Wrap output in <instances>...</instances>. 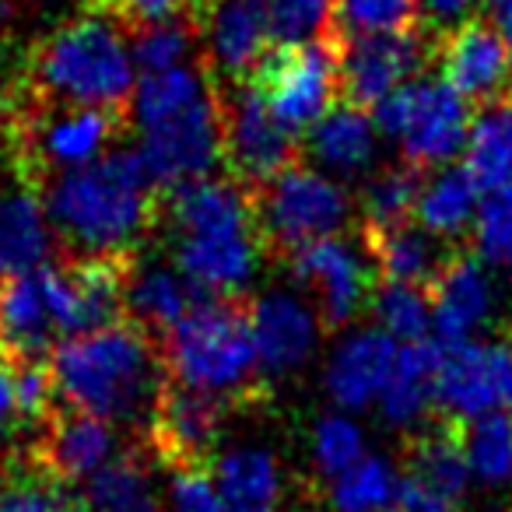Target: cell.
<instances>
[{
	"instance_id": "1",
	"label": "cell",
	"mask_w": 512,
	"mask_h": 512,
	"mask_svg": "<svg viewBox=\"0 0 512 512\" xmlns=\"http://www.w3.org/2000/svg\"><path fill=\"white\" fill-rule=\"evenodd\" d=\"M155 190L137 148H113L85 169L39 183L53 232L71 256H134L158 221Z\"/></svg>"
},
{
	"instance_id": "2",
	"label": "cell",
	"mask_w": 512,
	"mask_h": 512,
	"mask_svg": "<svg viewBox=\"0 0 512 512\" xmlns=\"http://www.w3.org/2000/svg\"><path fill=\"white\" fill-rule=\"evenodd\" d=\"M158 218L172 228L176 267L214 299H235L256 278L267 242L256 200L235 179H193L165 190Z\"/></svg>"
},
{
	"instance_id": "3",
	"label": "cell",
	"mask_w": 512,
	"mask_h": 512,
	"mask_svg": "<svg viewBox=\"0 0 512 512\" xmlns=\"http://www.w3.org/2000/svg\"><path fill=\"white\" fill-rule=\"evenodd\" d=\"M50 372L64 407L130 428L151 425L169 383L162 344L134 323L60 341L50 355Z\"/></svg>"
},
{
	"instance_id": "4",
	"label": "cell",
	"mask_w": 512,
	"mask_h": 512,
	"mask_svg": "<svg viewBox=\"0 0 512 512\" xmlns=\"http://www.w3.org/2000/svg\"><path fill=\"white\" fill-rule=\"evenodd\" d=\"M137 88L130 32L109 8L60 25L32 57V92L43 106L127 113Z\"/></svg>"
},
{
	"instance_id": "5",
	"label": "cell",
	"mask_w": 512,
	"mask_h": 512,
	"mask_svg": "<svg viewBox=\"0 0 512 512\" xmlns=\"http://www.w3.org/2000/svg\"><path fill=\"white\" fill-rule=\"evenodd\" d=\"M169 379L218 400H249L256 393V344L249 306L239 299H200L162 337Z\"/></svg>"
},
{
	"instance_id": "6",
	"label": "cell",
	"mask_w": 512,
	"mask_h": 512,
	"mask_svg": "<svg viewBox=\"0 0 512 512\" xmlns=\"http://www.w3.org/2000/svg\"><path fill=\"white\" fill-rule=\"evenodd\" d=\"M372 123L379 134L400 144L407 165L425 172L467 151L474 120L467 99L453 85L442 78H414L372 109Z\"/></svg>"
},
{
	"instance_id": "7",
	"label": "cell",
	"mask_w": 512,
	"mask_h": 512,
	"mask_svg": "<svg viewBox=\"0 0 512 512\" xmlns=\"http://www.w3.org/2000/svg\"><path fill=\"white\" fill-rule=\"evenodd\" d=\"M253 200L267 249L281 256L337 235L351 214V197L341 183L306 165H292L274 176L253 193Z\"/></svg>"
},
{
	"instance_id": "8",
	"label": "cell",
	"mask_w": 512,
	"mask_h": 512,
	"mask_svg": "<svg viewBox=\"0 0 512 512\" xmlns=\"http://www.w3.org/2000/svg\"><path fill=\"white\" fill-rule=\"evenodd\" d=\"M221 144H225V169L239 186L256 193L274 176L292 169L299 158L295 134L271 113L267 99L253 81H221Z\"/></svg>"
},
{
	"instance_id": "9",
	"label": "cell",
	"mask_w": 512,
	"mask_h": 512,
	"mask_svg": "<svg viewBox=\"0 0 512 512\" xmlns=\"http://www.w3.org/2000/svg\"><path fill=\"white\" fill-rule=\"evenodd\" d=\"M249 81L292 134L313 130L341 99L337 43L316 39L299 46H271Z\"/></svg>"
},
{
	"instance_id": "10",
	"label": "cell",
	"mask_w": 512,
	"mask_h": 512,
	"mask_svg": "<svg viewBox=\"0 0 512 512\" xmlns=\"http://www.w3.org/2000/svg\"><path fill=\"white\" fill-rule=\"evenodd\" d=\"M137 155L158 190H176L193 179L214 176V169L225 165L218 88L172 120L141 130Z\"/></svg>"
},
{
	"instance_id": "11",
	"label": "cell",
	"mask_w": 512,
	"mask_h": 512,
	"mask_svg": "<svg viewBox=\"0 0 512 512\" xmlns=\"http://www.w3.org/2000/svg\"><path fill=\"white\" fill-rule=\"evenodd\" d=\"M337 43L341 67V99L358 109H376L397 88L414 81L428 57H435L439 39L418 29L386 32V36H348Z\"/></svg>"
},
{
	"instance_id": "12",
	"label": "cell",
	"mask_w": 512,
	"mask_h": 512,
	"mask_svg": "<svg viewBox=\"0 0 512 512\" xmlns=\"http://www.w3.org/2000/svg\"><path fill=\"white\" fill-rule=\"evenodd\" d=\"M435 407L449 421L470 425L488 414H512V348L509 344H439Z\"/></svg>"
},
{
	"instance_id": "13",
	"label": "cell",
	"mask_w": 512,
	"mask_h": 512,
	"mask_svg": "<svg viewBox=\"0 0 512 512\" xmlns=\"http://www.w3.org/2000/svg\"><path fill=\"white\" fill-rule=\"evenodd\" d=\"M120 134V113L81 106H43L18 130V151H25L36 183L60 172L85 169L109 155Z\"/></svg>"
},
{
	"instance_id": "14",
	"label": "cell",
	"mask_w": 512,
	"mask_h": 512,
	"mask_svg": "<svg viewBox=\"0 0 512 512\" xmlns=\"http://www.w3.org/2000/svg\"><path fill=\"white\" fill-rule=\"evenodd\" d=\"M288 271L302 288L316 295V313L323 330H341L362 313L376 295L369 249H358L348 239H320L285 256Z\"/></svg>"
},
{
	"instance_id": "15",
	"label": "cell",
	"mask_w": 512,
	"mask_h": 512,
	"mask_svg": "<svg viewBox=\"0 0 512 512\" xmlns=\"http://www.w3.org/2000/svg\"><path fill=\"white\" fill-rule=\"evenodd\" d=\"M228 404L190 386L165 383L148 425V453L169 470H204L221 439Z\"/></svg>"
},
{
	"instance_id": "16",
	"label": "cell",
	"mask_w": 512,
	"mask_h": 512,
	"mask_svg": "<svg viewBox=\"0 0 512 512\" xmlns=\"http://www.w3.org/2000/svg\"><path fill=\"white\" fill-rule=\"evenodd\" d=\"M439 78L453 85L467 102H495L509 95L512 85V57L495 22L470 18L460 29L439 39L435 46Z\"/></svg>"
},
{
	"instance_id": "17",
	"label": "cell",
	"mask_w": 512,
	"mask_h": 512,
	"mask_svg": "<svg viewBox=\"0 0 512 512\" xmlns=\"http://www.w3.org/2000/svg\"><path fill=\"white\" fill-rule=\"evenodd\" d=\"M120 432L95 414L64 407L32 442V460L60 484H88L99 470L120 460Z\"/></svg>"
},
{
	"instance_id": "18",
	"label": "cell",
	"mask_w": 512,
	"mask_h": 512,
	"mask_svg": "<svg viewBox=\"0 0 512 512\" xmlns=\"http://www.w3.org/2000/svg\"><path fill=\"white\" fill-rule=\"evenodd\" d=\"M249 327H253L256 362L267 376H285L302 369L320 341V313L299 295L267 292L249 306Z\"/></svg>"
},
{
	"instance_id": "19",
	"label": "cell",
	"mask_w": 512,
	"mask_h": 512,
	"mask_svg": "<svg viewBox=\"0 0 512 512\" xmlns=\"http://www.w3.org/2000/svg\"><path fill=\"white\" fill-rule=\"evenodd\" d=\"M60 239L46 214L43 193L29 183L0 190V281L53 264Z\"/></svg>"
},
{
	"instance_id": "20",
	"label": "cell",
	"mask_w": 512,
	"mask_h": 512,
	"mask_svg": "<svg viewBox=\"0 0 512 512\" xmlns=\"http://www.w3.org/2000/svg\"><path fill=\"white\" fill-rule=\"evenodd\" d=\"M432 295V330L439 344H467L488 323L495 292L477 256L456 253L446 271L428 288Z\"/></svg>"
},
{
	"instance_id": "21",
	"label": "cell",
	"mask_w": 512,
	"mask_h": 512,
	"mask_svg": "<svg viewBox=\"0 0 512 512\" xmlns=\"http://www.w3.org/2000/svg\"><path fill=\"white\" fill-rule=\"evenodd\" d=\"M46 267L0 281V348L18 362H39L43 355H53V341L60 337L46 292Z\"/></svg>"
},
{
	"instance_id": "22",
	"label": "cell",
	"mask_w": 512,
	"mask_h": 512,
	"mask_svg": "<svg viewBox=\"0 0 512 512\" xmlns=\"http://www.w3.org/2000/svg\"><path fill=\"white\" fill-rule=\"evenodd\" d=\"M397 341L386 330H358L344 337L327 362V390L344 411H362L383 397L397 362Z\"/></svg>"
},
{
	"instance_id": "23",
	"label": "cell",
	"mask_w": 512,
	"mask_h": 512,
	"mask_svg": "<svg viewBox=\"0 0 512 512\" xmlns=\"http://www.w3.org/2000/svg\"><path fill=\"white\" fill-rule=\"evenodd\" d=\"M204 36L221 81H249L274 46L253 0H211L204 8Z\"/></svg>"
},
{
	"instance_id": "24",
	"label": "cell",
	"mask_w": 512,
	"mask_h": 512,
	"mask_svg": "<svg viewBox=\"0 0 512 512\" xmlns=\"http://www.w3.org/2000/svg\"><path fill=\"white\" fill-rule=\"evenodd\" d=\"M362 242L369 249L379 278L411 288H432L435 278L446 271V264L456 256L446 246V239H439V235H432L428 228L418 225L383 228V232L365 228Z\"/></svg>"
},
{
	"instance_id": "25",
	"label": "cell",
	"mask_w": 512,
	"mask_h": 512,
	"mask_svg": "<svg viewBox=\"0 0 512 512\" xmlns=\"http://www.w3.org/2000/svg\"><path fill=\"white\" fill-rule=\"evenodd\" d=\"M200 299H207L179 267L165 264H137L130 260L127 278V316L134 327L148 330L151 337H165Z\"/></svg>"
},
{
	"instance_id": "26",
	"label": "cell",
	"mask_w": 512,
	"mask_h": 512,
	"mask_svg": "<svg viewBox=\"0 0 512 512\" xmlns=\"http://www.w3.org/2000/svg\"><path fill=\"white\" fill-rule=\"evenodd\" d=\"M379 130L365 109L351 102H337L313 130H306V151L316 169L334 172L341 179H355L376 162Z\"/></svg>"
},
{
	"instance_id": "27",
	"label": "cell",
	"mask_w": 512,
	"mask_h": 512,
	"mask_svg": "<svg viewBox=\"0 0 512 512\" xmlns=\"http://www.w3.org/2000/svg\"><path fill=\"white\" fill-rule=\"evenodd\" d=\"M404 477L421 488L435 491V495L449 498L460 505L463 491L470 481V463L467 449H463V425L460 421H435L425 425L411 442H407L404 456Z\"/></svg>"
},
{
	"instance_id": "28",
	"label": "cell",
	"mask_w": 512,
	"mask_h": 512,
	"mask_svg": "<svg viewBox=\"0 0 512 512\" xmlns=\"http://www.w3.org/2000/svg\"><path fill=\"white\" fill-rule=\"evenodd\" d=\"M214 488L228 512H281V467L260 446L225 449L214 460Z\"/></svg>"
},
{
	"instance_id": "29",
	"label": "cell",
	"mask_w": 512,
	"mask_h": 512,
	"mask_svg": "<svg viewBox=\"0 0 512 512\" xmlns=\"http://www.w3.org/2000/svg\"><path fill=\"white\" fill-rule=\"evenodd\" d=\"M439 341L404 344L393 362L390 383L379 397L386 425L411 428L425 418V411L435 404V372H439Z\"/></svg>"
},
{
	"instance_id": "30",
	"label": "cell",
	"mask_w": 512,
	"mask_h": 512,
	"mask_svg": "<svg viewBox=\"0 0 512 512\" xmlns=\"http://www.w3.org/2000/svg\"><path fill=\"white\" fill-rule=\"evenodd\" d=\"M481 207V183L470 176L467 165H442L432 179L421 183V197L414 218L439 239L467 232Z\"/></svg>"
},
{
	"instance_id": "31",
	"label": "cell",
	"mask_w": 512,
	"mask_h": 512,
	"mask_svg": "<svg viewBox=\"0 0 512 512\" xmlns=\"http://www.w3.org/2000/svg\"><path fill=\"white\" fill-rule=\"evenodd\" d=\"M211 92H214V85H211V78H207V71L193 64L158 71V74H141L134 95H130L127 116L137 127V134H141V130H151V127H158V123L179 116L183 109L197 106V102L207 99Z\"/></svg>"
},
{
	"instance_id": "32",
	"label": "cell",
	"mask_w": 512,
	"mask_h": 512,
	"mask_svg": "<svg viewBox=\"0 0 512 512\" xmlns=\"http://www.w3.org/2000/svg\"><path fill=\"white\" fill-rule=\"evenodd\" d=\"M467 169L481 183V190L512 186V95L481 106L470 123Z\"/></svg>"
},
{
	"instance_id": "33",
	"label": "cell",
	"mask_w": 512,
	"mask_h": 512,
	"mask_svg": "<svg viewBox=\"0 0 512 512\" xmlns=\"http://www.w3.org/2000/svg\"><path fill=\"white\" fill-rule=\"evenodd\" d=\"M148 453V449H144ZM144 453H123L106 470L85 484L81 509L85 512H162L151 484V467Z\"/></svg>"
},
{
	"instance_id": "34",
	"label": "cell",
	"mask_w": 512,
	"mask_h": 512,
	"mask_svg": "<svg viewBox=\"0 0 512 512\" xmlns=\"http://www.w3.org/2000/svg\"><path fill=\"white\" fill-rule=\"evenodd\" d=\"M274 46H299L334 39L337 0H253Z\"/></svg>"
},
{
	"instance_id": "35",
	"label": "cell",
	"mask_w": 512,
	"mask_h": 512,
	"mask_svg": "<svg viewBox=\"0 0 512 512\" xmlns=\"http://www.w3.org/2000/svg\"><path fill=\"white\" fill-rule=\"evenodd\" d=\"M0 512H85L81 498L67 491L36 460L0 470Z\"/></svg>"
},
{
	"instance_id": "36",
	"label": "cell",
	"mask_w": 512,
	"mask_h": 512,
	"mask_svg": "<svg viewBox=\"0 0 512 512\" xmlns=\"http://www.w3.org/2000/svg\"><path fill=\"white\" fill-rule=\"evenodd\" d=\"M400 495V470L383 456H365L348 474L334 477L330 505L334 512H379L390 509Z\"/></svg>"
},
{
	"instance_id": "37",
	"label": "cell",
	"mask_w": 512,
	"mask_h": 512,
	"mask_svg": "<svg viewBox=\"0 0 512 512\" xmlns=\"http://www.w3.org/2000/svg\"><path fill=\"white\" fill-rule=\"evenodd\" d=\"M421 172L414 165H393L383 169L362 193V211H365V228L383 232V228H400L411 225L414 207L421 197Z\"/></svg>"
},
{
	"instance_id": "38",
	"label": "cell",
	"mask_w": 512,
	"mask_h": 512,
	"mask_svg": "<svg viewBox=\"0 0 512 512\" xmlns=\"http://www.w3.org/2000/svg\"><path fill=\"white\" fill-rule=\"evenodd\" d=\"M463 449L477 481L491 488L512 484V414H488L463 425Z\"/></svg>"
},
{
	"instance_id": "39",
	"label": "cell",
	"mask_w": 512,
	"mask_h": 512,
	"mask_svg": "<svg viewBox=\"0 0 512 512\" xmlns=\"http://www.w3.org/2000/svg\"><path fill=\"white\" fill-rule=\"evenodd\" d=\"M372 313L379 320V330H386L393 341L418 344L428 341V330H432V295L428 288L383 281L372 295Z\"/></svg>"
},
{
	"instance_id": "40",
	"label": "cell",
	"mask_w": 512,
	"mask_h": 512,
	"mask_svg": "<svg viewBox=\"0 0 512 512\" xmlns=\"http://www.w3.org/2000/svg\"><path fill=\"white\" fill-rule=\"evenodd\" d=\"M421 25L418 0H337L334 39L348 36H386Z\"/></svg>"
},
{
	"instance_id": "41",
	"label": "cell",
	"mask_w": 512,
	"mask_h": 512,
	"mask_svg": "<svg viewBox=\"0 0 512 512\" xmlns=\"http://www.w3.org/2000/svg\"><path fill=\"white\" fill-rule=\"evenodd\" d=\"M130 32V57L141 74L172 71V67H186L193 60V22L179 18V22H158L141 25Z\"/></svg>"
},
{
	"instance_id": "42",
	"label": "cell",
	"mask_w": 512,
	"mask_h": 512,
	"mask_svg": "<svg viewBox=\"0 0 512 512\" xmlns=\"http://www.w3.org/2000/svg\"><path fill=\"white\" fill-rule=\"evenodd\" d=\"M474 253L488 267H512V186L481 197L474 218Z\"/></svg>"
},
{
	"instance_id": "43",
	"label": "cell",
	"mask_w": 512,
	"mask_h": 512,
	"mask_svg": "<svg viewBox=\"0 0 512 512\" xmlns=\"http://www.w3.org/2000/svg\"><path fill=\"white\" fill-rule=\"evenodd\" d=\"M313 456H316V467L327 477L348 474L355 463L365 460L362 428L351 418H344V414H327V418H320V425H316Z\"/></svg>"
},
{
	"instance_id": "44",
	"label": "cell",
	"mask_w": 512,
	"mask_h": 512,
	"mask_svg": "<svg viewBox=\"0 0 512 512\" xmlns=\"http://www.w3.org/2000/svg\"><path fill=\"white\" fill-rule=\"evenodd\" d=\"M169 512H228L221 502L214 477L204 470H172L169 484Z\"/></svg>"
},
{
	"instance_id": "45",
	"label": "cell",
	"mask_w": 512,
	"mask_h": 512,
	"mask_svg": "<svg viewBox=\"0 0 512 512\" xmlns=\"http://www.w3.org/2000/svg\"><path fill=\"white\" fill-rule=\"evenodd\" d=\"M102 8L113 11L127 29H141V25L190 18L197 11V0H106Z\"/></svg>"
},
{
	"instance_id": "46",
	"label": "cell",
	"mask_w": 512,
	"mask_h": 512,
	"mask_svg": "<svg viewBox=\"0 0 512 512\" xmlns=\"http://www.w3.org/2000/svg\"><path fill=\"white\" fill-rule=\"evenodd\" d=\"M25 432L18 407V358L0 348V449H11Z\"/></svg>"
},
{
	"instance_id": "47",
	"label": "cell",
	"mask_w": 512,
	"mask_h": 512,
	"mask_svg": "<svg viewBox=\"0 0 512 512\" xmlns=\"http://www.w3.org/2000/svg\"><path fill=\"white\" fill-rule=\"evenodd\" d=\"M421 4V22H425L428 36L442 39L453 29H460L463 22H470L474 0H418Z\"/></svg>"
},
{
	"instance_id": "48",
	"label": "cell",
	"mask_w": 512,
	"mask_h": 512,
	"mask_svg": "<svg viewBox=\"0 0 512 512\" xmlns=\"http://www.w3.org/2000/svg\"><path fill=\"white\" fill-rule=\"evenodd\" d=\"M397 505L404 512H456V505L449 502V498L435 495V491L421 488V484L407 481L404 474H400V495H397Z\"/></svg>"
},
{
	"instance_id": "49",
	"label": "cell",
	"mask_w": 512,
	"mask_h": 512,
	"mask_svg": "<svg viewBox=\"0 0 512 512\" xmlns=\"http://www.w3.org/2000/svg\"><path fill=\"white\" fill-rule=\"evenodd\" d=\"M495 29L502 32V39H505V46H509V57H512V0H498L495 4Z\"/></svg>"
},
{
	"instance_id": "50",
	"label": "cell",
	"mask_w": 512,
	"mask_h": 512,
	"mask_svg": "<svg viewBox=\"0 0 512 512\" xmlns=\"http://www.w3.org/2000/svg\"><path fill=\"white\" fill-rule=\"evenodd\" d=\"M379 512H404V509H400V505H397V509H393V505H390V509H379Z\"/></svg>"
},
{
	"instance_id": "51",
	"label": "cell",
	"mask_w": 512,
	"mask_h": 512,
	"mask_svg": "<svg viewBox=\"0 0 512 512\" xmlns=\"http://www.w3.org/2000/svg\"><path fill=\"white\" fill-rule=\"evenodd\" d=\"M498 512H512V505H502V509H498Z\"/></svg>"
},
{
	"instance_id": "52",
	"label": "cell",
	"mask_w": 512,
	"mask_h": 512,
	"mask_svg": "<svg viewBox=\"0 0 512 512\" xmlns=\"http://www.w3.org/2000/svg\"><path fill=\"white\" fill-rule=\"evenodd\" d=\"M495 4H498V0H495Z\"/></svg>"
}]
</instances>
